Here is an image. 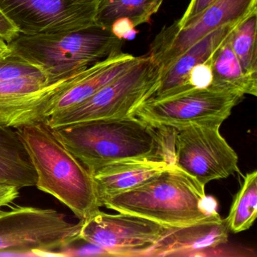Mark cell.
<instances>
[{"label":"cell","mask_w":257,"mask_h":257,"mask_svg":"<svg viewBox=\"0 0 257 257\" xmlns=\"http://www.w3.org/2000/svg\"><path fill=\"white\" fill-rule=\"evenodd\" d=\"M52 129L89 172L109 164L134 159L174 163L175 129L155 127L135 115Z\"/></svg>","instance_id":"obj_1"},{"label":"cell","mask_w":257,"mask_h":257,"mask_svg":"<svg viewBox=\"0 0 257 257\" xmlns=\"http://www.w3.org/2000/svg\"><path fill=\"white\" fill-rule=\"evenodd\" d=\"M101 206L168 227L194 223L217 212L204 186L174 164L140 186L103 200Z\"/></svg>","instance_id":"obj_2"},{"label":"cell","mask_w":257,"mask_h":257,"mask_svg":"<svg viewBox=\"0 0 257 257\" xmlns=\"http://www.w3.org/2000/svg\"><path fill=\"white\" fill-rule=\"evenodd\" d=\"M37 174V189L55 197L80 220L100 206L92 176L45 121L16 129Z\"/></svg>","instance_id":"obj_3"},{"label":"cell","mask_w":257,"mask_h":257,"mask_svg":"<svg viewBox=\"0 0 257 257\" xmlns=\"http://www.w3.org/2000/svg\"><path fill=\"white\" fill-rule=\"evenodd\" d=\"M8 45L12 54L40 68L52 84L74 77L121 52V40L97 26L69 32L20 33Z\"/></svg>","instance_id":"obj_4"},{"label":"cell","mask_w":257,"mask_h":257,"mask_svg":"<svg viewBox=\"0 0 257 257\" xmlns=\"http://www.w3.org/2000/svg\"><path fill=\"white\" fill-rule=\"evenodd\" d=\"M162 70L148 55L82 103L46 119L52 128L97 121L134 116L159 85Z\"/></svg>","instance_id":"obj_5"},{"label":"cell","mask_w":257,"mask_h":257,"mask_svg":"<svg viewBox=\"0 0 257 257\" xmlns=\"http://www.w3.org/2000/svg\"><path fill=\"white\" fill-rule=\"evenodd\" d=\"M82 223L69 222L54 209L20 205L0 209V255H58L79 240Z\"/></svg>","instance_id":"obj_6"},{"label":"cell","mask_w":257,"mask_h":257,"mask_svg":"<svg viewBox=\"0 0 257 257\" xmlns=\"http://www.w3.org/2000/svg\"><path fill=\"white\" fill-rule=\"evenodd\" d=\"M243 97L237 91L210 85L162 100H147L135 111V115L162 128L221 126Z\"/></svg>","instance_id":"obj_7"},{"label":"cell","mask_w":257,"mask_h":257,"mask_svg":"<svg viewBox=\"0 0 257 257\" xmlns=\"http://www.w3.org/2000/svg\"><path fill=\"white\" fill-rule=\"evenodd\" d=\"M257 12V0H215L182 28L175 22L165 26L150 46L148 54L166 70L192 45L225 26H236Z\"/></svg>","instance_id":"obj_8"},{"label":"cell","mask_w":257,"mask_h":257,"mask_svg":"<svg viewBox=\"0 0 257 257\" xmlns=\"http://www.w3.org/2000/svg\"><path fill=\"white\" fill-rule=\"evenodd\" d=\"M82 222L79 240L114 256H145L169 228L137 215L109 214L100 209Z\"/></svg>","instance_id":"obj_9"},{"label":"cell","mask_w":257,"mask_h":257,"mask_svg":"<svg viewBox=\"0 0 257 257\" xmlns=\"http://www.w3.org/2000/svg\"><path fill=\"white\" fill-rule=\"evenodd\" d=\"M219 128L218 125H192L174 133V165L204 186L239 171L238 156Z\"/></svg>","instance_id":"obj_10"},{"label":"cell","mask_w":257,"mask_h":257,"mask_svg":"<svg viewBox=\"0 0 257 257\" xmlns=\"http://www.w3.org/2000/svg\"><path fill=\"white\" fill-rule=\"evenodd\" d=\"M99 1L0 0V9L22 34H50L97 26Z\"/></svg>","instance_id":"obj_11"},{"label":"cell","mask_w":257,"mask_h":257,"mask_svg":"<svg viewBox=\"0 0 257 257\" xmlns=\"http://www.w3.org/2000/svg\"><path fill=\"white\" fill-rule=\"evenodd\" d=\"M77 76L54 84L44 76L0 79V127L17 129L44 121L49 101Z\"/></svg>","instance_id":"obj_12"},{"label":"cell","mask_w":257,"mask_h":257,"mask_svg":"<svg viewBox=\"0 0 257 257\" xmlns=\"http://www.w3.org/2000/svg\"><path fill=\"white\" fill-rule=\"evenodd\" d=\"M229 231L226 219L216 212L194 223L169 227L145 256L198 255L226 243Z\"/></svg>","instance_id":"obj_13"},{"label":"cell","mask_w":257,"mask_h":257,"mask_svg":"<svg viewBox=\"0 0 257 257\" xmlns=\"http://www.w3.org/2000/svg\"><path fill=\"white\" fill-rule=\"evenodd\" d=\"M141 57L118 52L88 67L76 76L67 88L52 97L46 109L45 121L94 95L105 85L132 68Z\"/></svg>","instance_id":"obj_14"},{"label":"cell","mask_w":257,"mask_h":257,"mask_svg":"<svg viewBox=\"0 0 257 257\" xmlns=\"http://www.w3.org/2000/svg\"><path fill=\"white\" fill-rule=\"evenodd\" d=\"M234 27L219 28L183 52L166 70L162 72L159 85L148 100H162L192 90L189 84L191 70L198 64L210 60Z\"/></svg>","instance_id":"obj_15"},{"label":"cell","mask_w":257,"mask_h":257,"mask_svg":"<svg viewBox=\"0 0 257 257\" xmlns=\"http://www.w3.org/2000/svg\"><path fill=\"white\" fill-rule=\"evenodd\" d=\"M172 164L165 160L134 159L109 164L91 171L100 206L103 200L140 186Z\"/></svg>","instance_id":"obj_16"},{"label":"cell","mask_w":257,"mask_h":257,"mask_svg":"<svg viewBox=\"0 0 257 257\" xmlns=\"http://www.w3.org/2000/svg\"><path fill=\"white\" fill-rule=\"evenodd\" d=\"M0 183L36 186L37 174L16 129L0 127Z\"/></svg>","instance_id":"obj_17"},{"label":"cell","mask_w":257,"mask_h":257,"mask_svg":"<svg viewBox=\"0 0 257 257\" xmlns=\"http://www.w3.org/2000/svg\"><path fill=\"white\" fill-rule=\"evenodd\" d=\"M229 35L210 58L213 74L210 85L237 91L243 96L256 97L257 77L248 74L242 68L233 52Z\"/></svg>","instance_id":"obj_18"},{"label":"cell","mask_w":257,"mask_h":257,"mask_svg":"<svg viewBox=\"0 0 257 257\" xmlns=\"http://www.w3.org/2000/svg\"><path fill=\"white\" fill-rule=\"evenodd\" d=\"M164 0H100L96 25L102 29H110L115 21L126 18L135 28L150 23Z\"/></svg>","instance_id":"obj_19"},{"label":"cell","mask_w":257,"mask_h":257,"mask_svg":"<svg viewBox=\"0 0 257 257\" xmlns=\"http://www.w3.org/2000/svg\"><path fill=\"white\" fill-rule=\"evenodd\" d=\"M257 215V171L245 176L241 188L235 195L229 214L225 218L230 231L241 232L249 229Z\"/></svg>","instance_id":"obj_20"},{"label":"cell","mask_w":257,"mask_h":257,"mask_svg":"<svg viewBox=\"0 0 257 257\" xmlns=\"http://www.w3.org/2000/svg\"><path fill=\"white\" fill-rule=\"evenodd\" d=\"M257 12L234 27L229 35L234 55L243 70L257 77Z\"/></svg>","instance_id":"obj_21"},{"label":"cell","mask_w":257,"mask_h":257,"mask_svg":"<svg viewBox=\"0 0 257 257\" xmlns=\"http://www.w3.org/2000/svg\"><path fill=\"white\" fill-rule=\"evenodd\" d=\"M213 74H212L210 58L206 62L195 66L189 76V86L192 89L204 88L211 85Z\"/></svg>","instance_id":"obj_22"},{"label":"cell","mask_w":257,"mask_h":257,"mask_svg":"<svg viewBox=\"0 0 257 257\" xmlns=\"http://www.w3.org/2000/svg\"><path fill=\"white\" fill-rule=\"evenodd\" d=\"M110 32L120 40H132L138 34L136 28L132 21L126 18L115 21L111 25Z\"/></svg>","instance_id":"obj_23"},{"label":"cell","mask_w":257,"mask_h":257,"mask_svg":"<svg viewBox=\"0 0 257 257\" xmlns=\"http://www.w3.org/2000/svg\"><path fill=\"white\" fill-rule=\"evenodd\" d=\"M214 1L215 0H190L184 14L180 18V19L174 22L176 25L179 28L184 26L191 19L196 17Z\"/></svg>","instance_id":"obj_24"},{"label":"cell","mask_w":257,"mask_h":257,"mask_svg":"<svg viewBox=\"0 0 257 257\" xmlns=\"http://www.w3.org/2000/svg\"><path fill=\"white\" fill-rule=\"evenodd\" d=\"M19 34L20 31L16 25L0 9V39L6 43H10L17 37Z\"/></svg>","instance_id":"obj_25"},{"label":"cell","mask_w":257,"mask_h":257,"mask_svg":"<svg viewBox=\"0 0 257 257\" xmlns=\"http://www.w3.org/2000/svg\"><path fill=\"white\" fill-rule=\"evenodd\" d=\"M20 189L18 186L0 183V209L8 207L20 196Z\"/></svg>","instance_id":"obj_26"},{"label":"cell","mask_w":257,"mask_h":257,"mask_svg":"<svg viewBox=\"0 0 257 257\" xmlns=\"http://www.w3.org/2000/svg\"><path fill=\"white\" fill-rule=\"evenodd\" d=\"M10 53V49L9 48L8 43L0 39V58H3Z\"/></svg>","instance_id":"obj_27"}]
</instances>
